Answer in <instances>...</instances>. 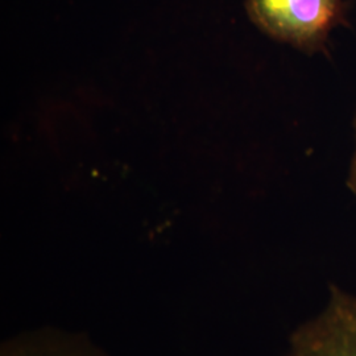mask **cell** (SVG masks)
I'll return each mask as SVG.
<instances>
[{"mask_svg":"<svg viewBox=\"0 0 356 356\" xmlns=\"http://www.w3.org/2000/svg\"><path fill=\"white\" fill-rule=\"evenodd\" d=\"M251 22L269 38L309 54L323 51L344 23V0H247Z\"/></svg>","mask_w":356,"mask_h":356,"instance_id":"1","label":"cell"},{"mask_svg":"<svg viewBox=\"0 0 356 356\" xmlns=\"http://www.w3.org/2000/svg\"><path fill=\"white\" fill-rule=\"evenodd\" d=\"M280 356H356V294L330 284L325 304L300 323Z\"/></svg>","mask_w":356,"mask_h":356,"instance_id":"2","label":"cell"},{"mask_svg":"<svg viewBox=\"0 0 356 356\" xmlns=\"http://www.w3.org/2000/svg\"><path fill=\"white\" fill-rule=\"evenodd\" d=\"M0 356L110 355L85 334L45 327L7 339Z\"/></svg>","mask_w":356,"mask_h":356,"instance_id":"3","label":"cell"},{"mask_svg":"<svg viewBox=\"0 0 356 356\" xmlns=\"http://www.w3.org/2000/svg\"><path fill=\"white\" fill-rule=\"evenodd\" d=\"M347 186L351 191V193L356 197V118H355V151L353 156V161L350 166V172H348V178H347Z\"/></svg>","mask_w":356,"mask_h":356,"instance_id":"4","label":"cell"}]
</instances>
